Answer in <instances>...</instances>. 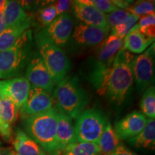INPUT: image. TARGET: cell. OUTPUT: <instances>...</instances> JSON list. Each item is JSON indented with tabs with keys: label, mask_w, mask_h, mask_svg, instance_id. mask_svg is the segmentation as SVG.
I'll return each mask as SVG.
<instances>
[{
	"label": "cell",
	"mask_w": 155,
	"mask_h": 155,
	"mask_svg": "<svg viewBox=\"0 0 155 155\" xmlns=\"http://www.w3.org/2000/svg\"><path fill=\"white\" fill-rule=\"evenodd\" d=\"M0 155H17L15 150L11 147L0 148Z\"/></svg>",
	"instance_id": "35"
},
{
	"label": "cell",
	"mask_w": 155,
	"mask_h": 155,
	"mask_svg": "<svg viewBox=\"0 0 155 155\" xmlns=\"http://www.w3.org/2000/svg\"><path fill=\"white\" fill-rule=\"evenodd\" d=\"M33 55L32 32L28 30L10 48L0 53V80L20 77Z\"/></svg>",
	"instance_id": "5"
},
{
	"label": "cell",
	"mask_w": 155,
	"mask_h": 155,
	"mask_svg": "<svg viewBox=\"0 0 155 155\" xmlns=\"http://www.w3.org/2000/svg\"><path fill=\"white\" fill-rule=\"evenodd\" d=\"M86 2L105 15L109 14L118 9L114 5L111 0H86Z\"/></svg>",
	"instance_id": "30"
},
{
	"label": "cell",
	"mask_w": 155,
	"mask_h": 155,
	"mask_svg": "<svg viewBox=\"0 0 155 155\" xmlns=\"http://www.w3.org/2000/svg\"><path fill=\"white\" fill-rule=\"evenodd\" d=\"M73 5L75 16L83 24L109 29L106 22V15L87 3L86 0L74 1L73 2Z\"/></svg>",
	"instance_id": "15"
},
{
	"label": "cell",
	"mask_w": 155,
	"mask_h": 155,
	"mask_svg": "<svg viewBox=\"0 0 155 155\" xmlns=\"http://www.w3.org/2000/svg\"><path fill=\"white\" fill-rule=\"evenodd\" d=\"M154 43H153L144 53L134 57L133 76L139 94H142L154 83Z\"/></svg>",
	"instance_id": "8"
},
{
	"label": "cell",
	"mask_w": 155,
	"mask_h": 155,
	"mask_svg": "<svg viewBox=\"0 0 155 155\" xmlns=\"http://www.w3.org/2000/svg\"><path fill=\"white\" fill-rule=\"evenodd\" d=\"M53 99L58 109L75 119L86 109L90 103L89 94L75 75H67L55 85Z\"/></svg>",
	"instance_id": "2"
},
{
	"label": "cell",
	"mask_w": 155,
	"mask_h": 155,
	"mask_svg": "<svg viewBox=\"0 0 155 155\" xmlns=\"http://www.w3.org/2000/svg\"><path fill=\"white\" fill-rule=\"evenodd\" d=\"M57 12L55 6L53 4L47 6L40 9L38 12V18L39 22L43 25V26L48 27L50 23L53 22V20L57 17Z\"/></svg>",
	"instance_id": "29"
},
{
	"label": "cell",
	"mask_w": 155,
	"mask_h": 155,
	"mask_svg": "<svg viewBox=\"0 0 155 155\" xmlns=\"http://www.w3.org/2000/svg\"><path fill=\"white\" fill-rule=\"evenodd\" d=\"M61 155H100L96 143L75 141L64 149Z\"/></svg>",
	"instance_id": "22"
},
{
	"label": "cell",
	"mask_w": 155,
	"mask_h": 155,
	"mask_svg": "<svg viewBox=\"0 0 155 155\" xmlns=\"http://www.w3.org/2000/svg\"><path fill=\"white\" fill-rule=\"evenodd\" d=\"M17 155H48L42 147L21 129H17L12 140Z\"/></svg>",
	"instance_id": "18"
},
{
	"label": "cell",
	"mask_w": 155,
	"mask_h": 155,
	"mask_svg": "<svg viewBox=\"0 0 155 155\" xmlns=\"http://www.w3.org/2000/svg\"><path fill=\"white\" fill-rule=\"evenodd\" d=\"M137 26L139 28L155 26V13L139 17Z\"/></svg>",
	"instance_id": "32"
},
{
	"label": "cell",
	"mask_w": 155,
	"mask_h": 155,
	"mask_svg": "<svg viewBox=\"0 0 155 155\" xmlns=\"http://www.w3.org/2000/svg\"><path fill=\"white\" fill-rule=\"evenodd\" d=\"M75 141H77L72 119L63 111L58 109L56 144L61 155L65 147Z\"/></svg>",
	"instance_id": "16"
},
{
	"label": "cell",
	"mask_w": 155,
	"mask_h": 155,
	"mask_svg": "<svg viewBox=\"0 0 155 155\" xmlns=\"http://www.w3.org/2000/svg\"><path fill=\"white\" fill-rule=\"evenodd\" d=\"M108 121L105 114L101 110L96 108H87L75 119L74 128L76 141L98 144Z\"/></svg>",
	"instance_id": "7"
},
{
	"label": "cell",
	"mask_w": 155,
	"mask_h": 155,
	"mask_svg": "<svg viewBox=\"0 0 155 155\" xmlns=\"http://www.w3.org/2000/svg\"><path fill=\"white\" fill-rule=\"evenodd\" d=\"M131 14L127 10L117 9L109 14L106 15V22L109 29H112L118 25L122 24L130 17Z\"/></svg>",
	"instance_id": "28"
},
{
	"label": "cell",
	"mask_w": 155,
	"mask_h": 155,
	"mask_svg": "<svg viewBox=\"0 0 155 155\" xmlns=\"http://www.w3.org/2000/svg\"><path fill=\"white\" fill-rule=\"evenodd\" d=\"M134 57V55L126 50L118 52L99 94L117 106L123 104L133 86Z\"/></svg>",
	"instance_id": "1"
},
{
	"label": "cell",
	"mask_w": 155,
	"mask_h": 155,
	"mask_svg": "<svg viewBox=\"0 0 155 155\" xmlns=\"http://www.w3.org/2000/svg\"><path fill=\"white\" fill-rule=\"evenodd\" d=\"M142 114L148 119H155V88L154 85L148 87L143 93L140 101Z\"/></svg>",
	"instance_id": "25"
},
{
	"label": "cell",
	"mask_w": 155,
	"mask_h": 155,
	"mask_svg": "<svg viewBox=\"0 0 155 155\" xmlns=\"http://www.w3.org/2000/svg\"><path fill=\"white\" fill-rule=\"evenodd\" d=\"M124 40L111 34L100 45L94 55L90 58L87 68V78L99 94L114 58L123 48Z\"/></svg>",
	"instance_id": "3"
},
{
	"label": "cell",
	"mask_w": 155,
	"mask_h": 155,
	"mask_svg": "<svg viewBox=\"0 0 155 155\" xmlns=\"http://www.w3.org/2000/svg\"><path fill=\"white\" fill-rule=\"evenodd\" d=\"M0 135L6 141L12 139V128L5 124L0 119Z\"/></svg>",
	"instance_id": "33"
},
{
	"label": "cell",
	"mask_w": 155,
	"mask_h": 155,
	"mask_svg": "<svg viewBox=\"0 0 155 155\" xmlns=\"http://www.w3.org/2000/svg\"><path fill=\"white\" fill-rule=\"evenodd\" d=\"M109 121L98 140L100 155H111L115 152L121 141Z\"/></svg>",
	"instance_id": "21"
},
{
	"label": "cell",
	"mask_w": 155,
	"mask_h": 155,
	"mask_svg": "<svg viewBox=\"0 0 155 155\" xmlns=\"http://www.w3.org/2000/svg\"><path fill=\"white\" fill-rule=\"evenodd\" d=\"M30 26L6 28L0 33V53L10 48Z\"/></svg>",
	"instance_id": "23"
},
{
	"label": "cell",
	"mask_w": 155,
	"mask_h": 155,
	"mask_svg": "<svg viewBox=\"0 0 155 155\" xmlns=\"http://www.w3.org/2000/svg\"><path fill=\"white\" fill-rule=\"evenodd\" d=\"M109 30V29L98 28L80 23L73 29L72 38L75 43L78 45H98L107 38Z\"/></svg>",
	"instance_id": "14"
},
{
	"label": "cell",
	"mask_w": 155,
	"mask_h": 155,
	"mask_svg": "<svg viewBox=\"0 0 155 155\" xmlns=\"http://www.w3.org/2000/svg\"><path fill=\"white\" fill-rule=\"evenodd\" d=\"M25 78L32 86L53 92L55 83L39 54H34L25 70Z\"/></svg>",
	"instance_id": "9"
},
{
	"label": "cell",
	"mask_w": 155,
	"mask_h": 155,
	"mask_svg": "<svg viewBox=\"0 0 155 155\" xmlns=\"http://www.w3.org/2000/svg\"><path fill=\"white\" fill-rule=\"evenodd\" d=\"M128 12L131 15L141 17L144 15L154 13L155 4L154 1H138L131 5L127 9Z\"/></svg>",
	"instance_id": "26"
},
{
	"label": "cell",
	"mask_w": 155,
	"mask_h": 155,
	"mask_svg": "<svg viewBox=\"0 0 155 155\" xmlns=\"http://www.w3.org/2000/svg\"><path fill=\"white\" fill-rule=\"evenodd\" d=\"M53 5L55 6L57 15H61L66 13L72 5L73 2L68 1V0H59V1L54 2Z\"/></svg>",
	"instance_id": "31"
},
{
	"label": "cell",
	"mask_w": 155,
	"mask_h": 155,
	"mask_svg": "<svg viewBox=\"0 0 155 155\" xmlns=\"http://www.w3.org/2000/svg\"><path fill=\"white\" fill-rule=\"evenodd\" d=\"M35 43L38 54L53 77L55 85L67 76L71 70V61L61 48L52 42L43 30L35 35Z\"/></svg>",
	"instance_id": "6"
},
{
	"label": "cell",
	"mask_w": 155,
	"mask_h": 155,
	"mask_svg": "<svg viewBox=\"0 0 155 155\" xmlns=\"http://www.w3.org/2000/svg\"><path fill=\"white\" fill-rule=\"evenodd\" d=\"M148 119L138 111H134L116 121L115 131L120 140H129L137 136L144 129Z\"/></svg>",
	"instance_id": "12"
},
{
	"label": "cell",
	"mask_w": 155,
	"mask_h": 155,
	"mask_svg": "<svg viewBox=\"0 0 155 155\" xmlns=\"http://www.w3.org/2000/svg\"><path fill=\"white\" fill-rule=\"evenodd\" d=\"M54 107V99L51 94L37 87H30L28 98L19 109L22 120L30 116L47 111Z\"/></svg>",
	"instance_id": "10"
},
{
	"label": "cell",
	"mask_w": 155,
	"mask_h": 155,
	"mask_svg": "<svg viewBox=\"0 0 155 155\" xmlns=\"http://www.w3.org/2000/svg\"><path fill=\"white\" fill-rule=\"evenodd\" d=\"M19 109L10 100L0 97V119L5 124L12 128L17 121Z\"/></svg>",
	"instance_id": "24"
},
{
	"label": "cell",
	"mask_w": 155,
	"mask_h": 155,
	"mask_svg": "<svg viewBox=\"0 0 155 155\" xmlns=\"http://www.w3.org/2000/svg\"><path fill=\"white\" fill-rule=\"evenodd\" d=\"M73 30V21L68 13L58 15L43 30L45 34L56 45L61 48L67 43Z\"/></svg>",
	"instance_id": "13"
},
{
	"label": "cell",
	"mask_w": 155,
	"mask_h": 155,
	"mask_svg": "<svg viewBox=\"0 0 155 155\" xmlns=\"http://www.w3.org/2000/svg\"><path fill=\"white\" fill-rule=\"evenodd\" d=\"M127 143L138 150H154L155 145V119H148L142 131Z\"/></svg>",
	"instance_id": "20"
},
{
	"label": "cell",
	"mask_w": 155,
	"mask_h": 155,
	"mask_svg": "<svg viewBox=\"0 0 155 155\" xmlns=\"http://www.w3.org/2000/svg\"><path fill=\"white\" fill-rule=\"evenodd\" d=\"M58 108L23 119L25 130L30 138L42 147L48 155H61L56 144Z\"/></svg>",
	"instance_id": "4"
},
{
	"label": "cell",
	"mask_w": 155,
	"mask_h": 155,
	"mask_svg": "<svg viewBox=\"0 0 155 155\" xmlns=\"http://www.w3.org/2000/svg\"><path fill=\"white\" fill-rule=\"evenodd\" d=\"M31 85L25 77L0 80V97L8 98L20 109L28 98Z\"/></svg>",
	"instance_id": "11"
},
{
	"label": "cell",
	"mask_w": 155,
	"mask_h": 155,
	"mask_svg": "<svg viewBox=\"0 0 155 155\" xmlns=\"http://www.w3.org/2000/svg\"><path fill=\"white\" fill-rule=\"evenodd\" d=\"M4 15L6 28L30 26V17L19 4V1H7L4 10Z\"/></svg>",
	"instance_id": "17"
},
{
	"label": "cell",
	"mask_w": 155,
	"mask_h": 155,
	"mask_svg": "<svg viewBox=\"0 0 155 155\" xmlns=\"http://www.w3.org/2000/svg\"><path fill=\"white\" fill-rule=\"evenodd\" d=\"M6 2H7L6 0H0V10L5 8Z\"/></svg>",
	"instance_id": "37"
},
{
	"label": "cell",
	"mask_w": 155,
	"mask_h": 155,
	"mask_svg": "<svg viewBox=\"0 0 155 155\" xmlns=\"http://www.w3.org/2000/svg\"><path fill=\"white\" fill-rule=\"evenodd\" d=\"M154 39H149L143 35L135 25L124 38L122 49L127 50L131 54H141L154 43Z\"/></svg>",
	"instance_id": "19"
},
{
	"label": "cell",
	"mask_w": 155,
	"mask_h": 155,
	"mask_svg": "<svg viewBox=\"0 0 155 155\" xmlns=\"http://www.w3.org/2000/svg\"><path fill=\"white\" fill-rule=\"evenodd\" d=\"M4 10H5V8L0 10V33H1V32L6 28V23L5 20V15H4Z\"/></svg>",
	"instance_id": "36"
},
{
	"label": "cell",
	"mask_w": 155,
	"mask_h": 155,
	"mask_svg": "<svg viewBox=\"0 0 155 155\" xmlns=\"http://www.w3.org/2000/svg\"><path fill=\"white\" fill-rule=\"evenodd\" d=\"M139 17L134 15H131L130 17L128 18L122 24L118 25L115 28L111 29V34L114 35L120 39L124 40L128 32L131 30V29L137 25L138 22Z\"/></svg>",
	"instance_id": "27"
},
{
	"label": "cell",
	"mask_w": 155,
	"mask_h": 155,
	"mask_svg": "<svg viewBox=\"0 0 155 155\" xmlns=\"http://www.w3.org/2000/svg\"><path fill=\"white\" fill-rule=\"evenodd\" d=\"M111 155H138L136 154L135 152H134L133 151H131L130 149H129L128 147L124 146V144H122L121 143L119 145V147L116 148L113 154Z\"/></svg>",
	"instance_id": "34"
}]
</instances>
